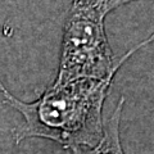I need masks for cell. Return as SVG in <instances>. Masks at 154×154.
<instances>
[{"label":"cell","mask_w":154,"mask_h":154,"mask_svg":"<svg viewBox=\"0 0 154 154\" xmlns=\"http://www.w3.org/2000/svg\"><path fill=\"white\" fill-rule=\"evenodd\" d=\"M107 0H72L63 28L58 75L53 85L116 75L137 50L154 42V32L119 58H114L105 33Z\"/></svg>","instance_id":"2"},{"label":"cell","mask_w":154,"mask_h":154,"mask_svg":"<svg viewBox=\"0 0 154 154\" xmlns=\"http://www.w3.org/2000/svg\"><path fill=\"white\" fill-rule=\"evenodd\" d=\"M132 2H137V0H107V4H108L109 11L112 12L113 9H117L119 7L126 5V4L132 3Z\"/></svg>","instance_id":"4"},{"label":"cell","mask_w":154,"mask_h":154,"mask_svg":"<svg viewBox=\"0 0 154 154\" xmlns=\"http://www.w3.org/2000/svg\"><path fill=\"white\" fill-rule=\"evenodd\" d=\"M4 88H5V86L3 85V82H2V79H0V93H2V90H3Z\"/></svg>","instance_id":"5"},{"label":"cell","mask_w":154,"mask_h":154,"mask_svg":"<svg viewBox=\"0 0 154 154\" xmlns=\"http://www.w3.org/2000/svg\"><path fill=\"white\" fill-rule=\"evenodd\" d=\"M123 104L125 96L122 95L116 105L112 116L108 118L107 122H104L103 137L95 146L72 148L69 149L71 154H125L121 143V134H119Z\"/></svg>","instance_id":"3"},{"label":"cell","mask_w":154,"mask_h":154,"mask_svg":"<svg viewBox=\"0 0 154 154\" xmlns=\"http://www.w3.org/2000/svg\"><path fill=\"white\" fill-rule=\"evenodd\" d=\"M114 76L51 85L32 103L22 102L4 88L0 93L4 103L23 117L13 131L16 144L42 137L66 149L95 146L104 134L103 104Z\"/></svg>","instance_id":"1"}]
</instances>
